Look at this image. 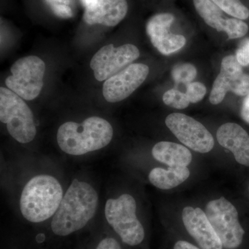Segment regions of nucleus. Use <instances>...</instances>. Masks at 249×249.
I'll list each match as a JSON object with an SVG mask.
<instances>
[{"label":"nucleus","mask_w":249,"mask_h":249,"mask_svg":"<svg viewBox=\"0 0 249 249\" xmlns=\"http://www.w3.org/2000/svg\"><path fill=\"white\" fill-rule=\"evenodd\" d=\"M98 207V195L95 188L86 181L73 180L51 219V235L61 240L80 231L92 220Z\"/></svg>","instance_id":"obj_1"},{"label":"nucleus","mask_w":249,"mask_h":249,"mask_svg":"<svg viewBox=\"0 0 249 249\" xmlns=\"http://www.w3.org/2000/svg\"><path fill=\"white\" fill-rule=\"evenodd\" d=\"M114 135L109 121L91 116L81 124L68 121L60 126L57 142L60 150L71 156L86 155L107 146Z\"/></svg>","instance_id":"obj_2"},{"label":"nucleus","mask_w":249,"mask_h":249,"mask_svg":"<svg viewBox=\"0 0 249 249\" xmlns=\"http://www.w3.org/2000/svg\"><path fill=\"white\" fill-rule=\"evenodd\" d=\"M63 189L56 178L42 174L31 178L23 188L19 209L23 217L32 224L52 219L58 211Z\"/></svg>","instance_id":"obj_3"},{"label":"nucleus","mask_w":249,"mask_h":249,"mask_svg":"<svg viewBox=\"0 0 249 249\" xmlns=\"http://www.w3.org/2000/svg\"><path fill=\"white\" fill-rule=\"evenodd\" d=\"M105 217L108 225L124 245L136 247L145 238V231L137 217V203L132 196L123 194L107 199Z\"/></svg>","instance_id":"obj_4"},{"label":"nucleus","mask_w":249,"mask_h":249,"mask_svg":"<svg viewBox=\"0 0 249 249\" xmlns=\"http://www.w3.org/2000/svg\"><path fill=\"white\" fill-rule=\"evenodd\" d=\"M0 120L19 143L35 139L37 128L32 111L23 98L8 88H0Z\"/></svg>","instance_id":"obj_5"},{"label":"nucleus","mask_w":249,"mask_h":249,"mask_svg":"<svg viewBox=\"0 0 249 249\" xmlns=\"http://www.w3.org/2000/svg\"><path fill=\"white\" fill-rule=\"evenodd\" d=\"M214 231L226 249L238 248L245 231L239 221L238 212L225 197L209 201L205 211Z\"/></svg>","instance_id":"obj_6"},{"label":"nucleus","mask_w":249,"mask_h":249,"mask_svg":"<svg viewBox=\"0 0 249 249\" xmlns=\"http://www.w3.org/2000/svg\"><path fill=\"white\" fill-rule=\"evenodd\" d=\"M46 65L36 55L18 60L11 68V75L5 80L8 89L25 101H32L40 95L43 88Z\"/></svg>","instance_id":"obj_7"},{"label":"nucleus","mask_w":249,"mask_h":249,"mask_svg":"<svg viewBox=\"0 0 249 249\" xmlns=\"http://www.w3.org/2000/svg\"><path fill=\"white\" fill-rule=\"evenodd\" d=\"M165 124L179 142L194 151L207 153L214 146L213 137L211 132L191 116L173 113L167 116Z\"/></svg>","instance_id":"obj_8"},{"label":"nucleus","mask_w":249,"mask_h":249,"mask_svg":"<svg viewBox=\"0 0 249 249\" xmlns=\"http://www.w3.org/2000/svg\"><path fill=\"white\" fill-rule=\"evenodd\" d=\"M139 55V49L131 44L119 47L108 45L93 55L90 67L93 71L95 78L98 81H104L129 66Z\"/></svg>","instance_id":"obj_9"},{"label":"nucleus","mask_w":249,"mask_h":249,"mask_svg":"<svg viewBox=\"0 0 249 249\" xmlns=\"http://www.w3.org/2000/svg\"><path fill=\"white\" fill-rule=\"evenodd\" d=\"M228 91L243 96L249 93V76L244 73L236 56L227 55L223 58L220 72L213 86L210 102L218 105L222 102Z\"/></svg>","instance_id":"obj_10"},{"label":"nucleus","mask_w":249,"mask_h":249,"mask_svg":"<svg viewBox=\"0 0 249 249\" xmlns=\"http://www.w3.org/2000/svg\"><path fill=\"white\" fill-rule=\"evenodd\" d=\"M149 67L142 63L131 64L106 80L103 95L109 103L124 101L142 84L149 74Z\"/></svg>","instance_id":"obj_11"},{"label":"nucleus","mask_w":249,"mask_h":249,"mask_svg":"<svg viewBox=\"0 0 249 249\" xmlns=\"http://www.w3.org/2000/svg\"><path fill=\"white\" fill-rule=\"evenodd\" d=\"M175 19L173 14L163 13L152 16L146 24L147 34L152 45L163 55L175 53L186 45L184 36L169 31Z\"/></svg>","instance_id":"obj_12"},{"label":"nucleus","mask_w":249,"mask_h":249,"mask_svg":"<svg viewBox=\"0 0 249 249\" xmlns=\"http://www.w3.org/2000/svg\"><path fill=\"white\" fill-rule=\"evenodd\" d=\"M182 220L187 231L201 249H223L220 239L202 210L191 206L185 207Z\"/></svg>","instance_id":"obj_13"},{"label":"nucleus","mask_w":249,"mask_h":249,"mask_svg":"<svg viewBox=\"0 0 249 249\" xmlns=\"http://www.w3.org/2000/svg\"><path fill=\"white\" fill-rule=\"evenodd\" d=\"M217 139L219 145L233 154L237 163L249 167V135L240 124H222L218 129Z\"/></svg>","instance_id":"obj_14"},{"label":"nucleus","mask_w":249,"mask_h":249,"mask_svg":"<svg viewBox=\"0 0 249 249\" xmlns=\"http://www.w3.org/2000/svg\"><path fill=\"white\" fill-rule=\"evenodd\" d=\"M127 10L126 0H98L92 7L85 9L83 19L89 25L115 27L125 18Z\"/></svg>","instance_id":"obj_15"},{"label":"nucleus","mask_w":249,"mask_h":249,"mask_svg":"<svg viewBox=\"0 0 249 249\" xmlns=\"http://www.w3.org/2000/svg\"><path fill=\"white\" fill-rule=\"evenodd\" d=\"M152 154L156 160L170 167H187L193 160L191 152L186 147L173 142H157Z\"/></svg>","instance_id":"obj_16"},{"label":"nucleus","mask_w":249,"mask_h":249,"mask_svg":"<svg viewBox=\"0 0 249 249\" xmlns=\"http://www.w3.org/2000/svg\"><path fill=\"white\" fill-rule=\"evenodd\" d=\"M191 173L187 167H168L165 170L155 168L149 174V181L153 186L161 190H169L184 182Z\"/></svg>","instance_id":"obj_17"},{"label":"nucleus","mask_w":249,"mask_h":249,"mask_svg":"<svg viewBox=\"0 0 249 249\" xmlns=\"http://www.w3.org/2000/svg\"><path fill=\"white\" fill-rule=\"evenodd\" d=\"M196 12L204 22L219 32L224 31L227 18H223L222 11L212 0H193Z\"/></svg>","instance_id":"obj_18"},{"label":"nucleus","mask_w":249,"mask_h":249,"mask_svg":"<svg viewBox=\"0 0 249 249\" xmlns=\"http://www.w3.org/2000/svg\"><path fill=\"white\" fill-rule=\"evenodd\" d=\"M224 12L237 19L249 18V9L240 0H212Z\"/></svg>","instance_id":"obj_19"},{"label":"nucleus","mask_w":249,"mask_h":249,"mask_svg":"<svg viewBox=\"0 0 249 249\" xmlns=\"http://www.w3.org/2000/svg\"><path fill=\"white\" fill-rule=\"evenodd\" d=\"M197 74V71L194 65L190 63H181L175 65L172 71L174 80L178 83L189 84Z\"/></svg>","instance_id":"obj_20"},{"label":"nucleus","mask_w":249,"mask_h":249,"mask_svg":"<svg viewBox=\"0 0 249 249\" xmlns=\"http://www.w3.org/2000/svg\"><path fill=\"white\" fill-rule=\"evenodd\" d=\"M163 101L166 106L178 109H186L191 103L186 93L175 89L167 91L163 94Z\"/></svg>","instance_id":"obj_21"},{"label":"nucleus","mask_w":249,"mask_h":249,"mask_svg":"<svg viewBox=\"0 0 249 249\" xmlns=\"http://www.w3.org/2000/svg\"><path fill=\"white\" fill-rule=\"evenodd\" d=\"M224 31L227 33L229 39L240 38L248 33L249 26L242 19L227 18Z\"/></svg>","instance_id":"obj_22"},{"label":"nucleus","mask_w":249,"mask_h":249,"mask_svg":"<svg viewBox=\"0 0 249 249\" xmlns=\"http://www.w3.org/2000/svg\"><path fill=\"white\" fill-rule=\"evenodd\" d=\"M89 249H124L120 241L115 236L110 235L109 232H104L94 240Z\"/></svg>","instance_id":"obj_23"},{"label":"nucleus","mask_w":249,"mask_h":249,"mask_svg":"<svg viewBox=\"0 0 249 249\" xmlns=\"http://www.w3.org/2000/svg\"><path fill=\"white\" fill-rule=\"evenodd\" d=\"M54 14L62 18H70L73 16L71 9L73 0H46Z\"/></svg>","instance_id":"obj_24"},{"label":"nucleus","mask_w":249,"mask_h":249,"mask_svg":"<svg viewBox=\"0 0 249 249\" xmlns=\"http://www.w3.org/2000/svg\"><path fill=\"white\" fill-rule=\"evenodd\" d=\"M206 93V88L199 82H194L186 85V96L192 103L199 102Z\"/></svg>","instance_id":"obj_25"},{"label":"nucleus","mask_w":249,"mask_h":249,"mask_svg":"<svg viewBox=\"0 0 249 249\" xmlns=\"http://www.w3.org/2000/svg\"><path fill=\"white\" fill-rule=\"evenodd\" d=\"M236 58L242 66L249 65V39L244 41L241 47L237 51Z\"/></svg>","instance_id":"obj_26"},{"label":"nucleus","mask_w":249,"mask_h":249,"mask_svg":"<svg viewBox=\"0 0 249 249\" xmlns=\"http://www.w3.org/2000/svg\"><path fill=\"white\" fill-rule=\"evenodd\" d=\"M174 249H201L196 246L192 245L186 241L180 240L177 242L174 246Z\"/></svg>","instance_id":"obj_27"},{"label":"nucleus","mask_w":249,"mask_h":249,"mask_svg":"<svg viewBox=\"0 0 249 249\" xmlns=\"http://www.w3.org/2000/svg\"><path fill=\"white\" fill-rule=\"evenodd\" d=\"M241 115H242V119H244L249 124V107L242 106V110H241Z\"/></svg>","instance_id":"obj_28"},{"label":"nucleus","mask_w":249,"mask_h":249,"mask_svg":"<svg viewBox=\"0 0 249 249\" xmlns=\"http://www.w3.org/2000/svg\"><path fill=\"white\" fill-rule=\"evenodd\" d=\"M80 1L85 6V9H88V8L94 6L98 2V0H80Z\"/></svg>","instance_id":"obj_29"},{"label":"nucleus","mask_w":249,"mask_h":249,"mask_svg":"<svg viewBox=\"0 0 249 249\" xmlns=\"http://www.w3.org/2000/svg\"><path fill=\"white\" fill-rule=\"evenodd\" d=\"M245 106V107H249V93L247 95V97H246L245 101L243 102V106Z\"/></svg>","instance_id":"obj_30"}]
</instances>
